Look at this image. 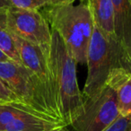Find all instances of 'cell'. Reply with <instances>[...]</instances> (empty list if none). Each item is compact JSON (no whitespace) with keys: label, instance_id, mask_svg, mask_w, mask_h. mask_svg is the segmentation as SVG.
Wrapping results in <instances>:
<instances>
[{"label":"cell","instance_id":"1","mask_svg":"<svg viewBox=\"0 0 131 131\" xmlns=\"http://www.w3.org/2000/svg\"><path fill=\"white\" fill-rule=\"evenodd\" d=\"M49 62L60 115L66 126H70L84 110V97L77 82V61L54 30H51Z\"/></svg>","mask_w":131,"mask_h":131},{"label":"cell","instance_id":"2","mask_svg":"<svg viewBox=\"0 0 131 131\" xmlns=\"http://www.w3.org/2000/svg\"><path fill=\"white\" fill-rule=\"evenodd\" d=\"M51 30L59 34L77 63L86 64L94 23L87 3L45 7L42 12Z\"/></svg>","mask_w":131,"mask_h":131},{"label":"cell","instance_id":"3","mask_svg":"<svg viewBox=\"0 0 131 131\" xmlns=\"http://www.w3.org/2000/svg\"><path fill=\"white\" fill-rule=\"evenodd\" d=\"M0 80L22 103L64 122L58 105L47 87L34 73L22 64L12 60L0 62Z\"/></svg>","mask_w":131,"mask_h":131},{"label":"cell","instance_id":"4","mask_svg":"<svg viewBox=\"0 0 131 131\" xmlns=\"http://www.w3.org/2000/svg\"><path fill=\"white\" fill-rule=\"evenodd\" d=\"M87 77L83 97L92 98L107 84L110 75L115 68H124L123 58L118 47L109 41L94 26L87 50Z\"/></svg>","mask_w":131,"mask_h":131},{"label":"cell","instance_id":"5","mask_svg":"<svg viewBox=\"0 0 131 131\" xmlns=\"http://www.w3.org/2000/svg\"><path fill=\"white\" fill-rule=\"evenodd\" d=\"M117 93L107 83L92 98L84 99V110L70 126L75 131H104L119 117Z\"/></svg>","mask_w":131,"mask_h":131},{"label":"cell","instance_id":"6","mask_svg":"<svg viewBox=\"0 0 131 131\" xmlns=\"http://www.w3.org/2000/svg\"><path fill=\"white\" fill-rule=\"evenodd\" d=\"M64 122L42 114L21 102L0 105V131H54Z\"/></svg>","mask_w":131,"mask_h":131},{"label":"cell","instance_id":"7","mask_svg":"<svg viewBox=\"0 0 131 131\" xmlns=\"http://www.w3.org/2000/svg\"><path fill=\"white\" fill-rule=\"evenodd\" d=\"M9 31L23 40L40 47H49L51 29L45 16L39 10L12 6L6 12Z\"/></svg>","mask_w":131,"mask_h":131},{"label":"cell","instance_id":"8","mask_svg":"<svg viewBox=\"0 0 131 131\" xmlns=\"http://www.w3.org/2000/svg\"><path fill=\"white\" fill-rule=\"evenodd\" d=\"M12 35H13L14 41L16 46L22 65L31 70L39 77V79L49 90V93L58 105L54 79H53L49 62L50 45L49 47H40L29 41H26L13 33Z\"/></svg>","mask_w":131,"mask_h":131},{"label":"cell","instance_id":"9","mask_svg":"<svg viewBox=\"0 0 131 131\" xmlns=\"http://www.w3.org/2000/svg\"><path fill=\"white\" fill-rule=\"evenodd\" d=\"M111 1L117 43L121 51L124 68L131 71V0Z\"/></svg>","mask_w":131,"mask_h":131},{"label":"cell","instance_id":"10","mask_svg":"<svg viewBox=\"0 0 131 131\" xmlns=\"http://www.w3.org/2000/svg\"><path fill=\"white\" fill-rule=\"evenodd\" d=\"M85 1L91 11L94 26L102 31V33L109 40L110 42L118 46L114 30V11H113L112 1L111 0H85Z\"/></svg>","mask_w":131,"mask_h":131},{"label":"cell","instance_id":"11","mask_svg":"<svg viewBox=\"0 0 131 131\" xmlns=\"http://www.w3.org/2000/svg\"><path fill=\"white\" fill-rule=\"evenodd\" d=\"M110 83L117 93L119 114L131 118V71L118 68L111 71Z\"/></svg>","mask_w":131,"mask_h":131},{"label":"cell","instance_id":"12","mask_svg":"<svg viewBox=\"0 0 131 131\" xmlns=\"http://www.w3.org/2000/svg\"><path fill=\"white\" fill-rule=\"evenodd\" d=\"M0 49L11 60L22 64L13 35L7 27L6 13L0 14Z\"/></svg>","mask_w":131,"mask_h":131},{"label":"cell","instance_id":"13","mask_svg":"<svg viewBox=\"0 0 131 131\" xmlns=\"http://www.w3.org/2000/svg\"><path fill=\"white\" fill-rule=\"evenodd\" d=\"M12 6L24 9L39 10L42 7L74 4L77 0H9Z\"/></svg>","mask_w":131,"mask_h":131},{"label":"cell","instance_id":"14","mask_svg":"<svg viewBox=\"0 0 131 131\" xmlns=\"http://www.w3.org/2000/svg\"><path fill=\"white\" fill-rule=\"evenodd\" d=\"M12 102H21L16 97V95L11 90L8 89L4 84V83L0 80V105L12 103Z\"/></svg>","mask_w":131,"mask_h":131},{"label":"cell","instance_id":"15","mask_svg":"<svg viewBox=\"0 0 131 131\" xmlns=\"http://www.w3.org/2000/svg\"><path fill=\"white\" fill-rule=\"evenodd\" d=\"M130 123V117H123L119 115V117L104 131H127Z\"/></svg>","mask_w":131,"mask_h":131},{"label":"cell","instance_id":"16","mask_svg":"<svg viewBox=\"0 0 131 131\" xmlns=\"http://www.w3.org/2000/svg\"><path fill=\"white\" fill-rule=\"evenodd\" d=\"M10 7L12 6L9 0H0V14L6 13Z\"/></svg>","mask_w":131,"mask_h":131},{"label":"cell","instance_id":"17","mask_svg":"<svg viewBox=\"0 0 131 131\" xmlns=\"http://www.w3.org/2000/svg\"><path fill=\"white\" fill-rule=\"evenodd\" d=\"M10 58H8L7 56H6V54H5L4 52H3L1 49H0V62H4V61H10ZM13 61V60H12Z\"/></svg>","mask_w":131,"mask_h":131},{"label":"cell","instance_id":"18","mask_svg":"<svg viewBox=\"0 0 131 131\" xmlns=\"http://www.w3.org/2000/svg\"><path fill=\"white\" fill-rule=\"evenodd\" d=\"M54 131H70V130L67 128V127H59V128H57L56 130H54Z\"/></svg>","mask_w":131,"mask_h":131},{"label":"cell","instance_id":"19","mask_svg":"<svg viewBox=\"0 0 131 131\" xmlns=\"http://www.w3.org/2000/svg\"><path fill=\"white\" fill-rule=\"evenodd\" d=\"M127 131H131V123H130V125L128 126V127H127Z\"/></svg>","mask_w":131,"mask_h":131}]
</instances>
